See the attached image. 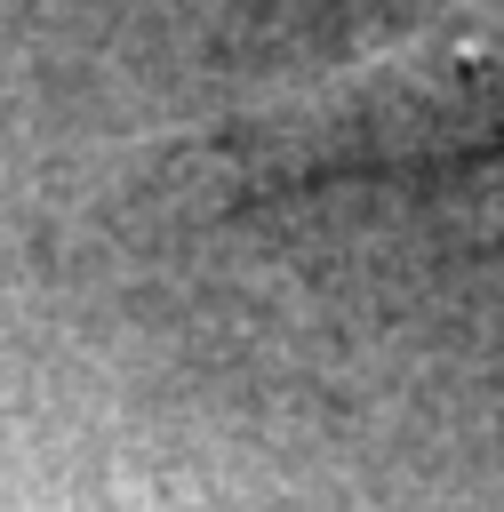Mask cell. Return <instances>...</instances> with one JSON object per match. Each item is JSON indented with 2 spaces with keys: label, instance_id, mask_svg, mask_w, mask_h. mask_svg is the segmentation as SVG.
Instances as JSON below:
<instances>
[{
  "label": "cell",
  "instance_id": "cell-1",
  "mask_svg": "<svg viewBox=\"0 0 504 512\" xmlns=\"http://www.w3.org/2000/svg\"><path fill=\"white\" fill-rule=\"evenodd\" d=\"M264 168H408L448 152L504 144V0L472 32H432L424 48L360 72L352 88L312 96L280 128L256 136Z\"/></svg>",
  "mask_w": 504,
  "mask_h": 512
}]
</instances>
